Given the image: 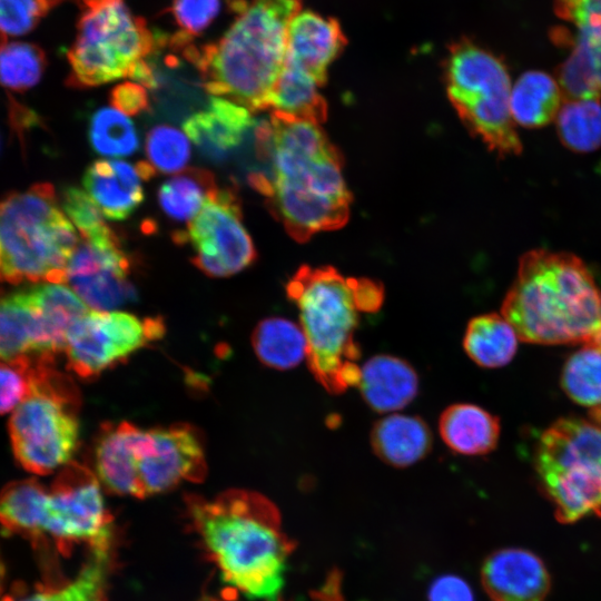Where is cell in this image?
Here are the masks:
<instances>
[{"label":"cell","mask_w":601,"mask_h":601,"mask_svg":"<svg viewBox=\"0 0 601 601\" xmlns=\"http://www.w3.org/2000/svg\"><path fill=\"white\" fill-rule=\"evenodd\" d=\"M258 157L270 162V176L250 174L249 184L267 198L268 208L297 242L342 227L351 194L342 157L319 124L272 111L254 126Z\"/></svg>","instance_id":"6da1fadb"},{"label":"cell","mask_w":601,"mask_h":601,"mask_svg":"<svg viewBox=\"0 0 601 601\" xmlns=\"http://www.w3.org/2000/svg\"><path fill=\"white\" fill-rule=\"evenodd\" d=\"M193 525L221 580L249 600L276 601L294 549L276 506L240 490L187 501Z\"/></svg>","instance_id":"7a4b0ae2"},{"label":"cell","mask_w":601,"mask_h":601,"mask_svg":"<svg viewBox=\"0 0 601 601\" xmlns=\"http://www.w3.org/2000/svg\"><path fill=\"white\" fill-rule=\"evenodd\" d=\"M501 313L526 343H601V290L585 264L569 253L524 254Z\"/></svg>","instance_id":"3957f363"},{"label":"cell","mask_w":601,"mask_h":601,"mask_svg":"<svg viewBox=\"0 0 601 601\" xmlns=\"http://www.w3.org/2000/svg\"><path fill=\"white\" fill-rule=\"evenodd\" d=\"M235 19L216 41L199 47L195 66L204 89L247 108L268 110L284 67L287 31L302 0H227Z\"/></svg>","instance_id":"277c9868"},{"label":"cell","mask_w":601,"mask_h":601,"mask_svg":"<svg viewBox=\"0 0 601 601\" xmlns=\"http://www.w3.org/2000/svg\"><path fill=\"white\" fill-rule=\"evenodd\" d=\"M286 293L298 308L307 342V364L315 380L334 395L357 387L358 313L380 308L381 289L376 282L345 278L331 266L303 265L288 280Z\"/></svg>","instance_id":"5b68a950"},{"label":"cell","mask_w":601,"mask_h":601,"mask_svg":"<svg viewBox=\"0 0 601 601\" xmlns=\"http://www.w3.org/2000/svg\"><path fill=\"white\" fill-rule=\"evenodd\" d=\"M78 242L50 184H36L0 201V279L65 284Z\"/></svg>","instance_id":"8992f818"},{"label":"cell","mask_w":601,"mask_h":601,"mask_svg":"<svg viewBox=\"0 0 601 601\" xmlns=\"http://www.w3.org/2000/svg\"><path fill=\"white\" fill-rule=\"evenodd\" d=\"M53 357H36L27 397L12 411L9 435L18 463L45 475L70 462L78 444V395L52 366Z\"/></svg>","instance_id":"52a82bcc"},{"label":"cell","mask_w":601,"mask_h":601,"mask_svg":"<svg viewBox=\"0 0 601 601\" xmlns=\"http://www.w3.org/2000/svg\"><path fill=\"white\" fill-rule=\"evenodd\" d=\"M539 485L561 523L601 515V424L563 417L540 436L534 454Z\"/></svg>","instance_id":"ba28073f"},{"label":"cell","mask_w":601,"mask_h":601,"mask_svg":"<svg viewBox=\"0 0 601 601\" xmlns=\"http://www.w3.org/2000/svg\"><path fill=\"white\" fill-rule=\"evenodd\" d=\"M449 98L466 128L499 156L522 144L511 116V81L503 61L469 39L450 46L444 65Z\"/></svg>","instance_id":"9c48e42d"},{"label":"cell","mask_w":601,"mask_h":601,"mask_svg":"<svg viewBox=\"0 0 601 601\" xmlns=\"http://www.w3.org/2000/svg\"><path fill=\"white\" fill-rule=\"evenodd\" d=\"M82 14L67 52L68 85L89 88L129 77L154 48V32L124 0H79Z\"/></svg>","instance_id":"30bf717a"},{"label":"cell","mask_w":601,"mask_h":601,"mask_svg":"<svg viewBox=\"0 0 601 601\" xmlns=\"http://www.w3.org/2000/svg\"><path fill=\"white\" fill-rule=\"evenodd\" d=\"M42 536L63 553L76 543H87L92 552L109 553L111 518L100 482L86 466L69 462L48 489Z\"/></svg>","instance_id":"8fae6325"},{"label":"cell","mask_w":601,"mask_h":601,"mask_svg":"<svg viewBox=\"0 0 601 601\" xmlns=\"http://www.w3.org/2000/svg\"><path fill=\"white\" fill-rule=\"evenodd\" d=\"M164 334L165 324L159 317L89 309L69 328L63 351L68 367L79 377L90 378L126 361Z\"/></svg>","instance_id":"7c38bea8"},{"label":"cell","mask_w":601,"mask_h":601,"mask_svg":"<svg viewBox=\"0 0 601 601\" xmlns=\"http://www.w3.org/2000/svg\"><path fill=\"white\" fill-rule=\"evenodd\" d=\"M174 236L177 243L191 245V263L210 277L235 275L249 267L257 256L243 224L240 200L229 188L213 190L187 229Z\"/></svg>","instance_id":"4fadbf2b"},{"label":"cell","mask_w":601,"mask_h":601,"mask_svg":"<svg viewBox=\"0 0 601 601\" xmlns=\"http://www.w3.org/2000/svg\"><path fill=\"white\" fill-rule=\"evenodd\" d=\"M134 466L141 497L166 492L183 481H201L207 471L199 434L187 424L136 427Z\"/></svg>","instance_id":"5bb4252c"},{"label":"cell","mask_w":601,"mask_h":601,"mask_svg":"<svg viewBox=\"0 0 601 601\" xmlns=\"http://www.w3.org/2000/svg\"><path fill=\"white\" fill-rule=\"evenodd\" d=\"M131 262L112 229L80 237L66 270L65 285L90 308L111 311L135 297Z\"/></svg>","instance_id":"9a60e30c"},{"label":"cell","mask_w":601,"mask_h":601,"mask_svg":"<svg viewBox=\"0 0 601 601\" xmlns=\"http://www.w3.org/2000/svg\"><path fill=\"white\" fill-rule=\"evenodd\" d=\"M70 325L31 288L0 298V359L53 357L65 349Z\"/></svg>","instance_id":"2e32d148"},{"label":"cell","mask_w":601,"mask_h":601,"mask_svg":"<svg viewBox=\"0 0 601 601\" xmlns=\"http://www.w3.org/2000/svg\"><path fill=\"white\" fill-rule=\"evenodd\" d=\"M481 581L492 601H544L551 589L544 562L520 548L491 553L482 565Z\"/></svg>","instance_id":"e0dca14e"},{"label":"cell","mask_w":601,"mask_h":601,"mask_svg":"<svg viewBox=\"0 0 601 601\" xmlns=\"http://www.w3.org/2000/svg\"><path fill=\"white\" fill-rule=\"evenodd\" d=\"M346 42L335 19L311 10L299 11L288 27L284 63L309 75L322 87L328 66L341 55Z\"/></svg>","instance_id":"ac0fdd59"},{"label":"cell","mask_w":601,"mask_h":601,"mask_svg":"<svg viewBox=\"0 0 601 601\" xmlns=\"http://www.w3.org/2000/svg\"><path fill=\"white\" fill-rule=\"evenodd\" d=\"M255 124L247 108L213 97L206 109L184 122V131L206 156L219 159L238 147Z\"/></svg>","instance_id":"d6986e66"},{"label":"cell","mask_w":601,"mask_h":601,"mask_svg":"<svg viewBox=\"0 0 601 601\" xmlns=\"http://www.w3.org/2000/svg\"><path fill=\"white\" fill-rule=\"evenodd\" d=\"M142 177L136 166L119 159H98L86 170L83 188L112 220L128 218L142 203Z\"/></svg>","instance_id":"ffe728a7"},{"label":"cell","mask_w":601,"mask_h":601,"mask_svg":"<svg viewBox=\"0 0 601 601\" xmlns=\"http://www.w3.org/2000/svg\"><path fill=\"white\" fill-rule=\"evenodd\" d=\"M357 387L363 400L375 412H395L416 397L418 376L407 361L394 355L378 354L361 367Z\"/></svg>","instance_id":"44dd1931"},{"label":"cell","mask_w":601,"mask_h":601,"mask_svg":"<svg viewBox=\"0 0 601 601\" xmlns=\"http://www.w3.org/2000/svg\"><path fill=\"white\" fill-rule=\"evenodd\" d=\"M370 441L380 460L402 469L417 463L431 452L433 436L420 416L392 413L375 422Z\"/></svg>","instance_id":"7402d4cb"},{"label":"cell","mask_w":601,"mask_h":601,"mask_svg":"<svg viewBox=\"0 0 601 601\" xmlns=\"http://www.w3.org/2000/svg\"><path fill=\"white\" fill-rule=\"evenodd\" d=\"M439 432L453 452L462 455H484L496 447L501 427L499 418L481 406L457 403L442 412Z\"/></svg>","instance_id":"603a6c76"},{"label":"cell","mask_w":601,"mask_h":601,"mask_svg":"<svg viewBox=\"0 0 601 601\" xmlns=\"http://www.w3.org/2000/svg\"><path fill=\"white\" fill-rule=\"evenodd\" d=\"M136 427L128 422L104 427L96 444L95 469L109 492L141 497L132 456Z\"/></svg>","instance_id":"cb8c5ba5"},{"label":"cell","mask_w":601,"mask_h":601,"mask_svg":"<svg viewBox=\"0 0 601 601\" xmlns=\"http://www.w3.org/2000/svg\"><path fill=\"white\" fill-rule=\"evenodd\" d=\"M108 566L109 553L92 552L72 580L33 589L16 585L0 601H106Z\"/></svg>","instance_id":"d4e9b609"},{"label":"cell","mask_w":601,"mask_h":601,"mask_svg":"<svg viewBox=\"0 0 601 601\" xmlns=\"http://www.w3.org/2000/svg\"><path fill=\"white\" fill-rule=\"evenodd\" d=\"M563 100L553 77L543 71H526L511 90V116L514 124L524 128H541L556 118Z\"/></svg>","instance_id":"484cf974"},{"label":"cell","mask_w":601,"mask_h":601,"mask_svg":"<svg viewBox=\"0 0 601 601\" xmlns=\"http://www.w3.org/2000/svg\"><path fill=\"white\" fill-rule=\"evenodd\" d=\"M518 335L511 324L496 313L475 316L467 323L463 347L467 356L484 368H497L512 361Z\"/></svg>","instance_id":"4316f807"},{"label":"cell","mask_w":601,"mask_h":601,"mask_svg":"<svg viewBox=\"0 0 601 601\" xmlns=\"http://www.w3.org/2000/svg\"><path fill=\"white\" fill-rule=\"evenodd\" d=\"M252 343L259 361L274 370H290L307 355V342L300 325L284 317L259 322Z\"/></svg>","instance_id":"83f0119b"},{"label":"cell","mask_w":601,"mask_h":601,"mask_svg":"<svg viewBox=\"0 0 601 601\" xmlns=\"http://www.w3.org/2000/svg\"><path fill=\"white\" fill-rule=\"evenodd\" d=\"M319 87L309 75L284 65L269 96L268 109L321 124L327 108Z\"/></svg>","instance_id":"f1b7e54d"},{"label":"cell","mask_w":601,"mask_h":601,"mask_svg":"<svg viewBox=\"0 0 601 601\" xmlns=\"http://www.w3.org/2000/svg\"><path fill=\"white\" fill-rule=\"evenodd\" d=\"M217 188L214 175L201 168H187L166 180L158 190L162 211L177 221H190Z\"/></svg>","instance_id":"f546056e"},{"label":"cell","mask_w":601,"mask_h":601,"mask_svg":"<svg viewBox=\"0 0 601 601\" xmlns=\"http://www.w3.org/2000/svg\"><path fill=\"white\" fill-rule=\"evenodd\" d=\"M558 136L568 149L591 152L601 147L599 99L564 100L555 118Z\"/></svg>","instance_id":"4dcf8cb0"},{"label":"cell","mask_w":601,"mask_h":601,"mask_svg":"<svg viewBox=\"0 0 601 601\" xmlns=\"http://www.w3.org/2000/svg\"><path fill=\"white\" fill-rule=\"evenodd\" d=\"M561 386L573 402L601 413V343L583 344L569 356Z\"/></svg>","instance_id":"1f68e13d"},{"label":"cell","mask_w":601,"mask_h":601,"mask_svg":"<svg viewBox=\"0 0 601 601\" xmlns=\"http://www.w3.org/2000/svg\"><path fill=\"white\" fill-rule=\"evenodd\" d=\"M88 136L93 150L107 157L129 156L139 146L134 124L115 108L104 107L92 114Z\"/></svg>","instance_id":"d6a6232c"},{"label":"cell","mask_w":601,"mask_h":601,"mask_svg":"<svg viewBox=\"0 0 601 601\" xmlns=\"http://www.w3.org/2000/svg\"><path fill=\"white\" fill-rule=\"evenodd\" d=\"M42 49L33 43L4 41L0 45V85L24 91L36 86L46 68Z\"/></svg>","instance_id":"836d02e7"},{"label":"cell","mask_w":601,"mask_h":601,"mask_svg":"<svg viewBox=\"0 0 601 601\" xmlns=\"http://www.w3.org/2000/svg\"><path fill=\"white\" fill-rule=\"evenodd\" d=\"M147 162L156 174H177L190 158L187 136L169 125H157L146 137Z\"/></svg>","instance_id":"e575fe53"},{"label":"cell","mask_w":601,"mask_h":601,"mask_svg":"<svg viewBox=\"0 0 601 601\" xmlns=\"http://www.w3.org/2000/svg\"><path fill=\"white\" fill-rule=\"evenodd\" d=\"M564 100L599 99L601 88L594 77L584 49L575 42L569 58L556 70Z\"/></svg>","instance_id":"d590c367"},{"label":"cell","mask_w":601,"mask_h":601,"mask_svg":"<svg viewBox=\"0 0 601 601\" xmlns=\"http://www.w3.org/2000/svg\"><path fill=\"white\" fill-rule=\"evenodd\" d=\"M62 208L82 238L98 236L111 229L99 207L85 190L76 187L66 189Z\"/></svg>","instance_id":"8d00e7d4"},{"label":"cell","mask_w":601,"mask_h":601,"mask_svg":"<svg viewBox=\"0 0 601 601\" xmlns=\"http://www.w3.org/2000/svg\"><path fill=\"white\" fill-rule=\"evenodd\" d=\"M33 358L0 363V415L13 411L29 394Z\"/></svg>","instance_id":"74e56055"},{"label":"cell","mask_w":601,"mask_h":601,"mask_svg":"<svg viewBox=\"0 0 601 601\" xmlns=\"http://www.w3.org/2000/svg\"><path fill=\"white\" fill-rule=\"evenodd\" d=\"M45 13L41 0H0V43L31 31Z\"/></svg>","instance_id":"f35d334b"},{"label":"cell","mask_w":601,"mask_h":601,"mask_svg":"<svg viewBox=\"0 0 601 601\" xmlns=\"http://www.w3.org/2000/svg\"><path fill=\"white\" fill-rule=\"evenodd\" d=\"M556 14L578 26L577 39L601 42V0H556Z\"/></svg>","instance_id":"ab89813d"},{"label":"cell","mask_w":601,"mask_h":601,"mask_svg":"<svg viewBox=\"0 0 601 601\" xmlns=\"http://www.w3.org/2000/svg\"><path fill=\"white\" fill-rule=\"evenodd\" d=\"M220 0H173L170 11L180 31L194 37L218 16Z\"/></svg>","instance_id":"60d3db41"},{"label":"cell","mask_w":601,"mask_h":601,"mask_svg":"<svg viewBox=\"0 0 601 601\" xmlns=\"http://www.w3.org/2000/svg\"><path fill=\"white\" fill-rule=\"evenodd\" d=\"M110 104L127 116H136L147 111L150 102L144 86L126 81L112 88Z\"/></svg>","instance_id":"b9f144b4"},{"label":"cell","mask_w":601,"mask_h":601,"mask_svg":"<svg viewBox=\"0 0 601 601\" xmlns=\"http://www.w3.org/2000/svg\"><path fill=\"white\" fill-rule=\"evenodd\" d=\"M428 601H474L472 589L462 578L446 574L437 578L428 590Z\"/></svg>","instance_id":"7bdbcfd3"},{"label":"cell","mask_w":601,"mask_h":601,"mask_svg":"<svg viewBox=\"0 0 601 601\" xmlns=\"http://www.w3.org/2000/svg\"><path fill=\"white\" fill-rule=\"evenodd\" d=\"M575 42L579 43L585 51L594 77L601 88V42H584L575 38Z\"/></svg>","instance_id":"ee69618b"},{"label":"cell","mask_w":601,"mask_h":601,"mask_svg":"<svg viewBox=\"0 0 601 601\" xmlns=\"http://www.w3.org/2000/svg\"><path fill=\"white\" fill-rule=\"evenodd\" d=\"M3 580H4V564L0 555V599L2 597Z\"/></svg>","instance_id":"f6af8a7d"},{"label":"cell","mask_w":601,"mask_h":601,"mask_svg":"<svg viewBox=\"0 0 601 601\" xmlns=\"http://www.w3.org/2000/svg\"><path fill=\"white\" fill-rule=\"evenodd\" d=\"M276 601H284V600H283L282 598H279V599H278V600H276Z\"/></svg>","instance_id":"bcb514c9"},{"label":"cell","mask_w":601,"mask_h":601,"mask_svg":"<svg viewBox=\"0 0 601 601\" xmlns=\"http://www.w3.org/2000/svg\"><path fill=\"white\" fill-rule=\"evenodd\" d=\"M570 1H578V0H570Z\"/></svg>","instance_id":"7dc6e473"}]
</instances>
